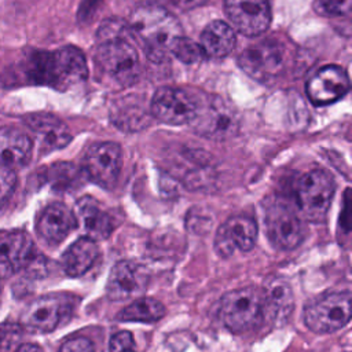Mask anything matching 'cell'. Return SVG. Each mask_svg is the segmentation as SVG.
<instances>
[{
    "mask_svg": "<svg viewBox=\"0 0 352 352\" xmlns=\"http://www.w3.org/2000/svg\"><path fill=\"white\" fill-rule=\"evenodd\" d=\"M128 25L104 21L98 29V45L94 55L100 80L110 87L128 88L136 84L142 66Z\"/></svg>",
    "mask_w": 352,
    "mask_h": 352,
    "instance_id": "obj_1",
    "label": "cell"
},
{
    "mask_svg": "<svg viewBox=\"0 0 352 352\" xmlns=\"http://www.w3.org/2000/svg\"><path fill=\"white\" fill-rule=\"evenodd\" d=\"M23 69L29 82L58 91L80 85L88 77L85 56L73 45L55 51H30L25 58Z\"/></svg>",
    "mask_w": 352,
    "mask_h": 352,
    "instance_id": "obj_2",
    "label": "cell"
},
{
    "mask_svg": "<svg viewBox=\"0 0 352 352\" xmlns=\"http://www.w3.org/2000/svg\"><path fill=\"white\" fill-rule=\"evenodd\" d=\"M128 29L133 41L155 63H162L168 58L172 43L182 36V26L176 16L169 10L151 3L132 11Z\"/></svg>",
    "mask_w": 352,
    "mask_h": 352,
    "instance_id": "obj_3",
    "label": "cell"
},
{
    "mask_svg": "<svg viewBox=\"0 0 352 352\" xmlns=\"http://www.w3.org/2000/svg\"><path fill=\"white\" fill-rule=\"evenodd\" d=\"M219 316L232 333L253 330L264 319L263 290L246 286L226 293L220 300Z\"/></svg>",
    "mask_w": 352,
    "mask_h": 352,
    "instance_id": "obj_4",
    "label": "cell"
},
{
    "mask_svg": "<svg viewBox=\"0 0 352 352\" xmlns=\"http://www.w3.org/2000/svg\"><path fill=\"white\" fill-rule=\"evenodd\" d=\"M351 292H329L312 300L304 309L307 327L319 334L334 333L351 319Z\"/></svg>",
    "mask_w": 352,
    "mask_h": 352,
    "instance_id": "obj_5",
    "label": "cell"
},
{
    "mask_svg": "<svg viewBox=\"0 0 352 352\" xmlns=\"http://www.w3.org/2000/svg\"><path fill=\"white\" fill-rule=\"evenodd\" d=\"M204 99L205 98H201L198 92L187 88L162 87L154 94L150 110L161 122L183 125L194 121L201 110Z\"/></svg>",
    "mask_w": 352,
    "mask_h": 352,
    "instance_id": "obj_6",
    "label": "cell"
},
{
    "mask_svg": "<svg viewBox=\"0 0 352 352\" xmlns=\"http://www.w3.org/2000/svg\"><path fill=\"white\" fill-rule=\"evenodd\" d=\"M336 183L323 169H315L304 173L296 186V202L300 213L309 221L324 219L333 195Z\"/></svg>",
    "mask_w": 352,
    "mask_h": 352,
    "instance_id": "obj_7",
    "label": "cell"
},
{
    "mask_svg": "<svg viewBox=\"0 0 352 352\" xmlns=\"http://www.w3.org/2000/svg\"><path fill=\"white\" fill-rule=\"evenodd\" d=\"M286 45L275 38H267L245 48L238 56L239 67L260 82L279 77L286 67Z\"/></svg>",
    "mask_w": 352,
    "mask_h": 352,
    "instance_id": "obj_8",
    "label": "cell"
},
{
    "mask_svg": "<svg viewBox=\"0 0 352 352\" xmlns=\"http://www.w3.org/2000/svg\"><path fill=\"white\" fill-rule=\"evenodd\" d=\"M74 301L67 294H47L32 301L21 315V327L33 333H50L72 315Z\"/></svg>",
    "mask_w": 352,
    "mask_h": 352,
    "instance_id": "obj_9",
    "label": "cell"
},
{
    "mask_svg": "<svg viewBox=\"0 0 352 352\" xmlns=\"http://www.w3.org/2000/svg\"><path fill=\"white\" fill-rule=\"evenodd\" d=\"M192 124L199 135L213 140H226L238 132L239 118L231 103L221 96H213L204 99Z\"/></svg>",
    "mask_w": 352,
    "mask_h": 352,
    "instance_id": "obj_10",
    "label": "cell"
},
{
    "mask_svg": "<svg viewBox=\"0 0 352 352\" xmlns=\"http://www.w3.org/2000/svg\"><path fill=\"white\" fill-rule=\"evenodd\" d=\"M265 228L270 241L279 249H294L304 239L301 219L287 204L275 199L265 209Z\"/></svg>",
    "mask_w": 352,
    "mask_h": 352,
    "instance_id": "obj_11",
    "label": "cell"
},
{
    "mask_svg": "<svg viewBox=\"0 0 352 352\" xmlns=\"http://www.w3.org/2000/svg\"><path fill=\"white\" fill-rule=\"evenodd\" d=\"M121 148L114 142H100L92 144L82 164V170L94 183L110 188L116 184L122 164Z\"/></svg>",
    "mask_w": 352,
    "mask_h": 352,
    "instance_id": "obj_12",
    "label": "cell"
},
{
    "mask_svg": "<svg viewBox=\"0 0 352 352\" xmlns=\"http://www.w3.org/2000/svg\"><path fill=\"white\" fill-rule=\"evenodd\" d=\"M272 0H224L232 26L248 37L264 33L271 23Z\"/></svg>",
    "mask_w": 352,
    "mask_h": 352,
    "instance_id": "obj_13",
    "label": "cell"
},
{
    "mask_svg": "<svg viewBox=\"0 0 352 352\" xmlns=\"http://www.w3.org/2000/svg\"><path fill=\"white\" fill-rule=\"evenodd\" d=\"M148 285V272L138 263L122 260L110 271L106 294L111 301H124L140 296Z\"/></svg>",
    "mask_w": 352,
    "mask_h": 352,
    "instance_id": "obj_14",
    "label": "cell"
},
{
    "mask_svg": "<svg viewBox=\"0 0 352 352\" xmlns=\"http://www.w3.org/2000/svg\"><path fill=\"white\" fill-rule=\"evenodd\" d=\"M257 239V224L242 214L232 216L223 223L214 236V250L221 257L231 256L235 249L249 252Z\"/></svg>",
    "mask_w": 352,
    "mask_h": 352,
    "instance_id": "obj_15",
    "label": "cell"
},
{
    "mask_svg": "<svg viewBox=\"0 0 352 352\" xmlns=\"http://www.w3.org/2000/svg\"><path fill=\"white\" fill-rule=\"evenodd\" d=\"M349 91V77L337 65H327L319 69L307 82L308 99L315 106H326L337 102Z\"/></svg>",
    "mask_w": 352,
    "mask_h": 352,
    "instance_id": "obj_16",
    "label": "cell"
},
{
    "mask_svg": "<svg viewBox=\"0 0 352 352\" xmlns=\"http://www.w3.org/2000/svg\"><path fill=\"white\" fill-rule=\"evenodd\" d=\"M34 254L32 238L23 231L0 232V279L26 267Z\"/></svg>",
    "mask_w": 352,
    "mask_h": 352,
    "instance_id": "obj_17",
    "label": "cell"
},
{
    "mask_svg": "<svg viewBox=\"0 0 352 352\" xmlns=\"http://www.w3.org/2000/svg\"><path fill=\"white\" fill-rule=\"evenodd\" d=\"M77 226L76 214L63 204H51L37 220V232L50 245L60 243Z\"/></svg>",
    "mask_w": 352,
    "mask_h": 352,
    "instance_id": "obj_18",
    "label": "cell"
},
{
    "mask_svg": "<svg viewBox=\"0 0 352 352\" xmlns=\"http://www.w3.org/2000/svg\"><path fill=\"white\" fill-rule=\"evenodd\" d=\"M263 298L264 315L267 314L272 323H285L292 316L294 308V296L289 282L283 278L272 276L268 279L263 287Z\"/></svg>",
    "mask_w": 352,
    "mask_h": 352,
    "instance_id": "obj_19",
    "label": "cell"
},
{
    "mask_svg": "<svg viewBox=\"0 0 352 352\" xmlns=\"http://www.w3.org/2000/svg\"><path fill=\"white\" fill-rule=\"evenodd\" d=\"M25 124L34 132L41 147L47 150H58L67 146L72 133L67 125L50 113H33L25 117Z\"/></svg>",
    "mask_w": 352,
    "mask_h": 352,
    "instance_id": "obj_20",
    "label": "cell"
},
{
    "mask_svg": "<svg viewBox=\"0 0 352 352\" xmlns=\"http://www.w3.org/2000/svg\"><path fill=\"white\" fill-rule=\"evenodd\" d=\"M33 150L32 139L15 126L0 128V165L15 169L26 165Z\"/></svg>",
    "mask_w": 352,
    "mask_h": 352,
    "instance_id": "obj_21",
    "label": "cell"
},
{
    "mask_svg": "<svg viewBox=\"0 0 352 352\" xmlns=\"http://www.w3.org/2000/svg\"><path fill=\"white\" fill-rule=\"evenodd\" d=\"M77 220L81 223L84 231L92 239H104L113 231V224L107 212L91 197H82L76 205Z\"/></svg>",
    "mask_w": 352,
    "mask_h": 352,
    "instance_id": "obj_22",
    "label": "cell"
},
{
    "mask_svg": "<svg viewBox=\"0 0 352 352\" xmlns=\"http://www.w3.org/2000/svg\"><path fill=\"white\" fill-rule=\"evenodd\" d=\"M235 43L232 28L223 21H213L201 33L199 45L205 56L224 58L234 50Z\"/></svg>",
    "mask_w": 352,
    "mask_h": 352,
    "instance_id": "obj_23",
    "label": "cell"
},
{
    "mask_svg": "<svg viewBox=\"0 0 352 352\" xmlns=\"http://www.w3.org/2000/svg\"><path fill=\"white\" fill-rule=\"evenodd\" d=\"M98 257V246L95 239L89 236L78 238L73 242L62 256V267L69 276H81L85 274Z\"/></svg>",
    "mask_w": 352,
    "mask_h": 352,
    "instance_id": "obj_24",
    "label": "cell"
},
{
    "mask_svg": "<svg viewBox=\"0 0 352 352\" xmlns=\"http://www.w3.org/2000/svg\"><path fill=\"white\" fill-rule=\"evenodd\" d=\"M111 118L118 128L135 131L142 129L148 122V113L142 99L126 96L117 102L111 110Z\"/></svg>",
    "mask_w": 352,
    "mask_h": 352,
    "instance_id": "obj_25",
    "label": "cell"
},
{
    "mask_svg": "<svg viewBox=\"0 0 352 352\" xmlns=\"http://www.w3.org/2000/svg\"><path fill=\"white\" fill-rule=\"evenodd\" d=\"M165 315L164 305L151 297H142L122 308L116 319L121 322H143L153 323Z\"/></svg>",
    "mask_w": 352,
    "mask_h": 352,
    "instance_id": "obj_26",
    "label": "cell"
},
{
    "mask_svg": "<svg viewBox=\"0 0 352 352\" xmlns=\"http://www.w3.org/2000/svg\"><path fill=\"white\" fill-rule=\"evenodd\" d=\"M170 54H173L180 62L191 65L198 63L205 58V54L201 45L191 38L184 37L183 34L179 36L170 45Z\"/></svg>",
    "mask_w": 352,
    "mask_h": 352,
    "instance_id": "obj_27",
    "label": "cell"
},
{
    "mask_svg": "<svg viewBox=\"0 0 352 352\" xmlns=\"http://www.w3.org/2000/svg\"><path fill=\"white\" fill-rule=\"evenodd\" d=\"M48 176L55 188H69L78 176V169L73 164L59 162L50 168Z\"/></svg>",
    "mask_w": 352,
    "mask_h": 352,
    "instance_id": "obj_28",
    "label": "cell"
},
{
    "mask_svg": "<svg viewBox=\"0 0 352 352\" xmlns=\"http://www.w3.org/2000/svg\"><path fill=\"white\" fill-rule=\"evenodd\" d=\"M352 0H315L314 10L316 14L327 18L345 16L351 14Z\"/></svg>",
    "mask_w": 352,
    "mask_h": 352,
    "instance_id": "obj_29",
    "label": "cell"
},
{
    "mask_svg": "<svg viewBox=\"0 0 352 352\" xmlns=\"http://www.w3.org/2000/svg\"><path fill=\"white\" fill-rule=\"evenodd\" d=\"M22 338L21 324L6 322L0 323V352H12Z\"/></svg>",
    "mask_w": 352,
    "mask_h": 352,
    "instance_id": "obj_30",
    "label": "cell"
},
{
    "mask_svg": "<svg viewBox=\"0 0 352 352\" xmlns=\"http://www.w3.org/2000/svg\"><path fill=\"white\" fill-rule=\"evenodd\" d=\"M16 184V176L12 169L0 165V208L8 201Z\"/></svg>",
    "mask_w": 352,
    "mask_h": 352,
    "instance_id": "obj_31",
    "label": "cell"
},
{
    "mask_svg": "<svg viewBox=\"0 0 352 352\" xmlns=\"http://www.w3.org/2000/svg\"><path fill=\"white\" fill-rule=\"evenodd\" d=\"M109 352H136L132 334L125 330L116 333L110 340Z\"/></svg>",
    "mask_w": 352,
    "mask_h": 352,
    "instance_id": "obj_32",
    "label": "cell"
},
{
    "mask_svg": "<svg viewBox=\"0 0 352 352\" xmlns=\"http://www.w3.org/2000/svg\"><path fill=\"white\" fill-rule=\"evenodd\" d=\"M58 352H94V344L87 337H73L66 340Z\"/></svg>",
    "mask_w": 352,
    "mask_h": 352,
    "instance_id": "obj_33",
    "label": "cell"
},
{
    "mask_svg": "<svg viewBox=\"0 0 352 352\" xmlns=\"http://www.w3.org/2000/svg\"><path fill=\"white\" fill-rule=\"evenodd\" d=\"M199 0H148L151 4L161 6L168 10V7L175 8V10H187L198 4Z\"/></svg>",
    "mask_w": 352,
    "mask_h": 352,
    "instance_id": "obj_34",
    "label": "cell"
},
{
    "mask_svg": "<svg viewBox=\"0 0 352 352\" xmlns=\"http://www.w3.org/2000/svg\"><path fill=\"white\" fill-rule=\"evenodd\" d=\"M14 352H43V349L36 344H22Z\"/></svg>",
    "mask_w": 352,
    "mask_h": 352,
    "instance_id": "obj_35",
    "label": "cell"
},
{
    "mask_svg": "<svg viewBox=\"0 0 352 352\" xmlns=\"http://www.w3.org/2000/svg\"><path fill=\"white\" fill-rule=\"evenodd\" d=\"M0 294H1V285H0Z\"/></svg>",
    "mask_w": 352,
    "mask_h": 352,
    "instance_id": "obj_36",
    "label": "cell"
}]
</instances>
